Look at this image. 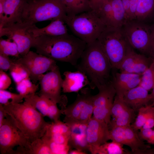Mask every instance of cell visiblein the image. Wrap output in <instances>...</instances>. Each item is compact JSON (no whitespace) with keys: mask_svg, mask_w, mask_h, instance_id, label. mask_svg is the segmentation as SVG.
<instances>
[{"mask_svg":"<svg viewBox=\"0 0 154 154\" xmlns=\"http://www.w3.org/2000/svg\"><path fill=\"white\" fill-rule=\"evenodd\" d=\"M86 45L74 35L68 33L59 36H42L35 38L33 47L39 54L75 66Z\"/></svg>","mask_w":154,"mask_h":154,"instance_id":"cell-1","label":"cell"},{"mask_svg":"<svg viewBox=\"0 0 154 154\" xmlns=\"http://www.w3.org/2000/svg\"><path fill=\"white\" fill-rule=\"evenodd\" d=\"M79 61L76 67L87 76L94 88L112 84L113 69L98 40L87 44Z\"/></svg>","mask_w":154,"mask_h":154,"instance_id":"cell-2","label":"cell"},{"mask_svg":"<svg viewBox=\"0 0 154 154\" xmlns=\"http://www.w3.org/2000/svg\"><path fill=\"white\" fill-rule=\"evenodd\" d=\"M3 105L11 121L30 142L44 134L49 123L36 109L24 102Z\"/></svg>","mask_w":154,"mask_h":154,"instance_id":"cell-3","label":"cell"},{"mask_svg":"<svg viewBox=\"0 0 154 154\" xmlns=\"http://www.w3.org/2000/svg\"><path fill=\"white\" fill-rule=\"evenodd\" d=\"M66 16L62 0H28L22 22L32 26L46 21L60 19L64 21Z\"/></svg>","mask_w":154,"mask_h":154,"instance_id":"cell-4","label":"cell"},{"mask_svg":"<svg viewBox=\"0 0 154 154\" xmlns=\"http://www.w3.org/2000/svg\"><path fill=\"white\" fill-rule=\"evenodd\" d=\"M64 21L73 35L86 44L97 40L106 27L92 10L75 15H66Z\"/></svg>","mask_w":154,"mask_h":154,"instance_id":"cell-5","label":"cell"},{"mask_svg":"<svg viewBox=\"0 0 154 154\" xmlns=\"http://www.w3.org/2000/svg\"><path fill=\"white\" fill-rule=\"evenodd\" d=\"M113 69H119L130 46L122 28L106 27L97 39Z\"/></svg>","mask_w":154,"mask_h":154,"instance_id":"cell-6","label":"cell"},{"mask_svg":"<svg viewBox=\"0 0 154 154\" xmlns=\"http://www.w3.org/2000/svg\"><path fill=\"white\" fill-rule=\"evenodd\" d=\"M121 28L130 46L151 57V28L143 22L136 20L127 21Z\"/></svg>","mask_w":154,"mask_h":154,"instance_id":"cell-7","label":"cell"},{"mask_svg":"<svg viewBox=\"0 0 154 154\" xmlns=\"http://www.w3.org/2000/svg\"><path fill=\"white\" fill-rule=\"evenodd\" d=\"M110 140L129 147L132 154H154V148L145 144L137 131L129 126L115 127L109 129Z\"/></svg>","mask_w":154,"mask_h":154,"instance_id":"cell-8","label":"cell"},{"mask_svg":"<svg viewBox=\"0 0 154 154\" xmlns=\"http://www.w3.org/2000/svg\"><path fill=\"white\" fill-rule=\"evenodd\" d=\"M32 26L23 22L5 25L0 27V37L6 36L14 41L20 55L23 56L29 51L34 44L35 38L29 31Z\"/></svg>","mask_w":154,"mask_h":154,"instance_id":"cell-9","label":"cell"},{"mask_svg":"<svg viewBox=\"0 0 154 154\" xmlns=\"http://www.w3.org/2000/svg\"><path fill=\"white\" fill-rule=\"evenodd\" d=\"M30 143L7 114L3 123L0 127L1 154H10L15 147H26Z\"/></svg>","mask_w":154,"mask_h":154,"instance_id":"cell-10","label":"cell"},{"mask_svg":"<svg viewBox=\"0 0 154 154\" xmlns=\"http://www.w3.org/2000/svg\"><path fill=\"white\" fill-rule=\"evenodd\" d=\"M13 60L27 69L35 84L39 80L44 73L51 70L56 65L54 60L31 51Z\"/></svg>","mask_w":154,"mask_h":154,"instance_id":"cell-11","label":"cell"},{"mask_svg":"<svg viewBox=\"0 0 154 154\" xmlns=\"http://www.w3.org/2000/svg\"><path fill=\"white\" fill-rule=\"evenodd\" d=\"M98 90V93L93 96V117L108 125L111 120V110L116 91L112 84Z\"/></svg>","mask_w":154,"mask_h":154,"instance_id":"cell-12","label":"cell"},{"mask_svg":"<svg viewBox=\"0 0 154 154\" xmlns=\"http://www.w3.org/2000/svg\"><path fill=\"white\" fill-rule=\"evenodd\" d=\"M39 81L40 86L39 96L48 98L56 104L62 103L63 98L61 92L63 79L57 65L49 72L43 74Z\"/></svg>","mask_w":154,"mask_h":154,"instance_id":"cell-13","label":"cell"},{"mask_svg":"<svg viewBox=\"0 0 154 154\" xmlns=\"http://www.w3.org/2000/svg\"><path fill=\"white\" fill-rule=\"evenodd\" d=\"M86 138L89 151L96 154L99 147L110 140L108 125L92 116L88 124Z\"/></svg>","mask_w":154,"mask_h":154,"instance_id":"cell-14","label":"cell"},{"mask_svg":"<svg viewBox=\"0 0 154 154\" xmlns=\"http://www.w3.org/2000/svg\"><path fill=\"white\" fill-rule=\"evenodd\" d=\"M153 59L135 52L130 46L119 68L120 72L142 75L149 66Z\"/></svg>","mask_w":154,"mask_h":154,"instance_id":"cell-15","label":"cell"},{"mask_svg":"<svg viewBox=\"0 0 154 154\" xmlns=\"http://www.w3.org/2000/svg\"><path fill=\"white\" fill-rule=\"evenodd\" d=\"M135 111L124 102L122 97L116 95L111 110L110 128L115 127H125L131 125L135 116Z\"/></svg>","mask_w":154,"mask_h":154,"instance_id":"cell-16","label":"cell"},{"mask_svg":"<svg viewBox=\"0 0 154 154\" xmlns=\"http://www.w3.org/2000/svg\"><path fill=\"white\" fill-rule=\"evenodd\" d=\"M141 76L134 73L114 72L113 70L112 84L116 95L122 97L125 92L138 86Z\"/></svg>","mask_w":154,"mask_h":154,"instance_id":"cell-17","label":"cell"},{"mask_svg":"<svg viewBox=\"0 0 154 154\" xmlns=\"http://www.w3.org/2000/svg\"><path fill=\"white\" fill-rule=\"evenodd\" d=\"M28 0H3L4 21L0 27L5 25L22 22L25 9Z\"/></svg>","mask_w":154,"mask_h":154,"instance_id":"cell-18","label":"cell"},{"mask_svg":"<svg viewBox=\"0 0 154 154\" xmlns=\"http://www.w3.org/2000/svg\"><path fill=\"white\" fill-rule=\"evenodd\" d=\"M64 75L62 89L64 93L78 92L87 85L91 89L94 88L87 76L80 71H66Z\"/></svg>","mask_w":154,"mask_h":154,"instance_id":"cell-19","label":"cell"},{"mask_svg":"<svg viewBox=\"0 0 154 154\" xmlns=\"http://www.w3.org/2000/svg\"><path fill=\"white\" fill-rule=\"evenodd\" d=\"M66 123L70 128V133L68 141L70 147L85 152L89 151L86 138L88 123L77 121Z\"/></svg>","mask_w":154,"mask_h":154,"instance_id":"cell-20","label":"cell"},{"mask_svg":"<svg viewBox=\"0 0 154 154\" xmlns=\"http://www.w3.org/2000/svg\"><path fill=\"white\" fill-rule=\"evenodd\" d=\"M91 94L88 88H82L74 101L62 110L65 115L64 122L66 123L77 122L89 96Z\"/></svg>","mask_w":154,"mask_h":154,"instance_id":"cell-21","label":"cell"},{"mask_svg":"<svg viewBox=\"0 0 154 154\" xmlns=\"http://www.w3.org/2000/svg\"><path fill=\"white\" fill-rule=\"evenodd\" d=\"M122 98L126 104L135 111L148 105L151 101L148 91L139 85L125 92Z\"/></svg>","mask_w":154,"mask_h":154,"instance_id":"cell-22","label":"cell"},{"mask_svg":"<svg viewBox=\"0 0 154 154\" xmlns=\"http://www.w3.org/2000/svg\"><path fill=\"white\" fill-rule=\"evenodd\" d=\"M64 22L61 20L53 21L46 26L39 28L35 25L31 27L29 31L34 38L42 36H56L68 33V29Z\"/></svg>","mask_w":154,"mask_h":154,"instance_id":"cell-23","label":"cell"},{"mask_svg":"<svg viewBox=\"0 0 154 154\" xmlns=\"http://www.w3.org/2000/svg\"><path fill=\"white\" fill-rule=\"evenodd\" d=\"M70 133L69 126L59 120L49 123L44 135L53 141L62 142L69 138Z\"/></svg>","mask_w":154,"mask_h":154,"instance_id":"cell-24","label":"cell"},{"mask_svg":"<svg viewBox=\"0 0 154 154\" xmlns=\"http://www.w3.org/2000/svg\"><path fill=\"white\" fill-rule=\"evenodd\" d=\"M11 154H52L48 144L41 138L31 143L26 147H17Z\"/></svg>","mask_w":154,"mask_h":154,"instance_id":"cell-25","label":"cell"},{"mask_svg":"<svg viewBox=\"0 0 154 154\" xmlns=\"http://www.w3.org/2000/svg\"><path fill=\"white\" fill-rule=\"evenodd\" d=\"M66 15L73 16L92 10L90 0H62Z\"/></svg>","mask_w":154,"mask_h":154,"instance_id":"cell-26","label":"cell"},{"mask_svg":"<svg viewBox=\"0 0 154 154\" xmlns=\"http://www.w3.org/2000/svg\"><path fill=\"white\" fill-rule=\"evenodd\" d=\"M93 11L106 27H114L112 8L110 0H102L98 7Z\"/></svg>","mask_w":154,"mask_h":154,"instance_id":"cell-27","label":"cell"},{"mask_svg":"<svg viewBox=\"0 0 154 154\" xmlns=\"http://www.w3.org/2000/svg\"><path fill=\"white\" fill-rule=\"evenodd\" d=\"M24 103L36 109L44 116H47L49 99L33 94L29 95L24 98Z\"/></svg>","mask_w":154,"mask_h":154,"instance_id":"cell-28","label":"cell"},{"mask_svg":"<svg viewBox=\"0 0 154 154\" xmlns=\"http://www.w3.org/2000/svg\"><path fill=\"white\" fill-rule=\"evenodd\" d=\"M111 4L114 27L121 28L127 21L126 12L121 0H110Z\"/></svg>","mask_w":154,"mask_h":154,"instance_id":"cell-29","label":"cell"},{"mask_svg":"<svg viewBox=\"0 0 154 154\" xmlns=\"http://www.w3.org/2000/svg\"><path fill=\"white\" fill-rule=\"evenodd\" d=\"M154 9V0H140L134 20L143 22L151 14Z\"/></svg>","mask_w":154,"mask_h":154,"instance_id":"cell-30","label":"cell"},{"mask_svg":"<svg viewBox=\"0 0 154 154\" xmlns=\"http://www.w3.org/2000/svg\"><path fill=\"white\" fill-rule=\"evenodd\" d=\"M123 145L117 142L112 141L106 142L98 148L97 154H132L131 152L125 149Z\"/></svg>","mask_w":154,"mask_h":154,"instance_id":"cell-31","label":"cell"},{"mask_svg":"<svg viewBox=\"0 0 154 154\" xmlns=\"http://www.w3.org/2000/svg\"><path fill=\"white\" fill-rule=\"evenodd\" d=\"M138 110L135 121L131 125L136 131L142 127L147 118L154 112V106L148 104L141 108Z\"/></svg>","mask_w":154,"mask_h":154,"instance_id":"cell-32","label":"cell"},{"mask_svg":"<svg viewBox=\"0 0 154 154\" xmlns=\"http://www.w3.org/2000/svg\"><path fill=\"white\" fill-rule=\"evenodd\" d=\"M0 53L18 58L20 56L16 44L8 38L5 39L0 37Z\"/></svg>","mask_w":154,"mask_h":154,"instance_id":"cell-33","label":"cell"},{"mask_svg":"<svg viewBox=\"0 0 154 154\" xmlns=\"http://www.w3.org/2000/svg\"><path fill=\"white\" fill-rule=\"evenodd\" d=\"M148 91L154 87V59L149 67L142 74L139 85Z\"/></svg>","mask_w":154,"mask_h":154,"instance_id":"cell-34","label":"cell"},{"mask_svg":"<svg viewBox=\"0 0 154 154\" xmlns=\"http://www.w3.org/2000/svg\"><path fill=\"white\" fill-rule=\"evenodd\" d=\"M9 69L10 74L16 84L23 80L29 78V74L27 69L21 64L15 62Z\"/></svg>","mask_w":154,"mask_h":154,"instance_id":"cell-35","label":"cell"},{"mask_svg":"<svg viewBox=\"0 0 154 154\" xmlns=\"http://www.w3.org/2000/svg\"><path fill=\"white\" fill-rule=\"evenodd\" d=\"M16 85L17 90L24 98L29 95L35 94L38 88V85L33 83L29 78L23 80Z\"/></svg>","mask_w":154,"mask_h":154,"instance_id":"cell-36","label":"cell"},{"mask_svg":"<svg viewBox=\"0 0 154 154\" xmlns=\"http://www.w3.org/2000/svg\"><path fill=\"white\" fill-rule=\"evenodd\" d=\"M24 97L19 94L12 93L5 90H0V104L3 105L21 103Z\"/></svg>","mask_w":154,"mask_h":154,"instance_id":"cell-37","label":"cell"},{"mask_svg":"<svg viewBox=\"0 0 154 154\" xmlns=\"http://www.w3.org/2000/svg\"><path fill=\"white\" fill-rule=\"evenodd\" d=\"M93 96L91 94L89 97L77 122L88 123L92 117L94 110Z\"/></svg>","mask_w":154,"mask_h":154,"instance_id":"cell-38","label":"cell"},{"mask_svg":"<svg viewBox=\"0 0 154 154\" xmlns=\"http://www.w3.org/2000/svg\"><path fill=\"white\" fill-rule=\"evenodd\" d=\"M41 138L48 144L52 154H68L70 147L68 144H58L50 140Z\"/></svg>","mask_w":154,"mask_h":154,"instance_id":"cell-39","label":"cell"},{"mask_svg":"<svg viewBox=\"0 0 154 154\" xmlns=\"http://www.w3.org/2000/svg\"><path fill=\"white\" fill-rule=\"evenodd\" d=\"M62 114V110L59 109L57 106V104L49 99L47 117L53 120L54 121H56L60 120V116Z\"/></svg>","mask_w":154,"mask_h":154,"instance_id":"cell-40","label":"cell"},{"mask_svg":"<svg viewBox=\"0 0 154 154\" xmlns=\"http://www.w3.org/2000/svg\"><path fill=\"white\" fill-rule=\"evenodd\" d=\"M8 56L0 53V70L6 71L11 67L13 61L10 59Z\"/></svg>","mask_w":154,"mask_h":154,"instance_id":"cell-41","label":"cell"},{"mask_svg":"<svg viewBox=\"0 0 154 154\" xmlns=\"http://www.w3.org/2000/svg\"><path fill=\"white\" fill-rule=\"evenodd\" d=\"M11 83L9 77L4 71L0 70V90H6Z\"/></svg>","mask_w":154,"mask_h":154,"instance_id":"cell-42","label":"cell"},{"mask_svg":"<svg viewBox=\"0 0 154 154\" xmlns=\"http://www.w3.org/2000/svg\"><path fill=\"white\" fill-rule=\"evenodd\" d=\"M153 132L151 128L141 129L137 134L141 139L146 141L148 143L152 137Z\"/></svg>","mask_w":154,"mask_h":154,"instance_id":"cell-43","label":"cell"},{"mask_svg":"<svg viewBox=\"0 0 154 154\" xmlns=\"http://www.w3.org/2000/svg\"><path fill=\"white\" fill-rule=\"evenodd\" d=\"M140 0H131L128 21L134 20L137 7Z\"/></svg>","mask_w":154,"mask_h":154,"instance_id":"cell-44","label":"cell"},{"mask_svg":"<svg viewBox=\"0 0 154 154\" xmlns=\"http://www.w3.org/2000/svg\"><path fill=\"white\" fill-rule=\"evenodd\" d=\"M154 127V112L147 118L141 129L152 128Z\"/></svg>","mask_w":154,"mask_h":154,"instance_id":"cell-45","label":"cell"},{"mask_svg":"<svg viewBox=\"0 0 154 154\" xmlns=\"http://www.w3.org/2000/svg\"><path fill=\"white\" fill-rule=\"evenodd\" d=\"M7 114L3 104H0V127L3 124L6 118Z\"/></svg>","mask_w":154,"mask_h":154,"instance_id":"cell-46","label":"cell"},{"mask_svg":"<svg viewBox=\"0 0 154 154\" xmlns=\"http://www.w3.org/2000/svg\"><path fill=\"white\" fill-rule=\"evenodd\" d=\"M151 57L154 59V26L151 28Z\"/></svg>","mask_w":154,"mask_h":154,"instance_id":"cell-47","label":"cell"},{"mask_svg":"<svg viewBox=\"0 0 154 154\" xmlns=\"http://www.w3.org/2000/svg\"><path fill=\"white\" fill-rule=\"evenodd\" d=\"M131 0H121L126 13L127 21L129 14L130 3Z\"/></svg>","mask_w":154,"mask_h":154,"instance_id":"cell-48","label":"cell"},{"mask_svg":"<svg viewBox=\"0 0 154 154\" xmlns=\"http://www.w3.org/2000/svg\"><path fill=\"white\" fill-rule=\"evenodd\" d=\"M102 0H90V5L92 10L96 9L99 6Z\"/></svg>","mask_w":154,"mask_h":154,"instance_id":"cell-49","label":"cell"},{"mask_svg":"<svg viewBox=\"0 0 154 154\" xmlns=\"http://www.w3.org/2000/svg\"><path fill=\"white\" fill-rule=\"evenodd\" d=\"M3 0H0V25L3 23L4 20V14L3 10Z\"/></svg>","mask_w":154,"mask_h":154,"instance_id":"cell-50","label":"cell"},{"mask_svg":"<svg viewBox=\"0 0 154 154\" xmlns=\"http://www.w3.org/2000/svg\"><path fill=\"white\" fill-rule=\"evenodd\" d=\"M87 153L86 152L75 149L74 150H70L68 153V154H86Z\"/></svg>","mask_w":154,"mask_h":154,"instance_id":"cell-51","label":"cell"},{"mask_svg":"<svg viewBox=\"0 0 154 154\" xmlns=\"http://www.w3.org/2000/svg\"><path fill=\"white\" fill-rule=\"evenodd\" d=\"M148 143L150 144H154V130H153L152 137Z\"/></svg>","mask_w":154,"mask_h":154,"instance_id":"cell-52","label":"cell"},{"mask_svg":"<svg viewBox=\"0 0 154 154\" xmlns=\"http://www.w3.org/2000/svg\"><path fill=\"white\" fill-rule=\"evenodd\" d=\"M150 94L151 98V101H153L154 100V87L152 89L151 92Z\"/></svg>","mask_w":154,"mask_h":154,"instance_id":"cell-53","label":"cell"},{"mask_svg":"<svg viewBox=\"0 0 154 154\" xmlns=\"http://www.w3.org/2000/svg\"><path fill=\"white\" fill-rule=\"evenodd\" d=\"M150 105L151 106H154V100L153 101L152 103L150 104Z\"/></svg>","mask_w":154,"mask_h":154,"instance_id":"cell-54","label":"cell"}]
</instances>
